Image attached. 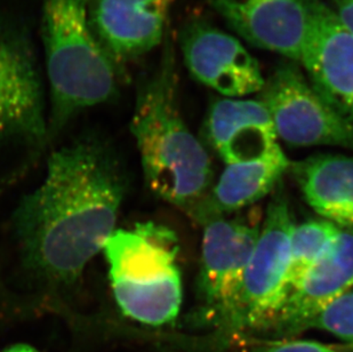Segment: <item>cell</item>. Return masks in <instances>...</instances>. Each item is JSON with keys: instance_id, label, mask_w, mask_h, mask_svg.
I'll return each mask as SVG.
<instances>
[{"instance_id": "cell-5", "label": "cell", "mask_w": 353, "mask_h": 352, "mask_svg": "<svg viewBox=\"0 0 353 352\" xmlns=\"http://www.w3.org/2000/svg\"><path fill=\"white\" fill-rule=\"evenodd\" d=\"M179 252L173 230L154 221L111 233L102 253L111 293L123 316L152 327L175 322L183 300Z\"/></svg>"}, {"instance_id": "cell-13", "label": "cell", "mask_w": 353, "mask_h": 352, "mask_svg": "<svg viewBox=\"0 0 353 352\" xmlns=\"http://www.w3.org/2000/svg\"><path fill=\"white\" fill-rule=\"evenodd\" d=\"M213 6L254 46L301 60L307 34L304 0H213Z\"/></svg>"}, {"instance_id": "cell-21", "label": "cell", "mask_w": 353, "mask_h": 352, "mask_svg": "<svg viewBox=\"0 0 353 352\" xmlns=\"http://www.w3.org/2000/svg\"><path fill=\"white\" fill-rule=\"evenodd\" d=\"M3 352H40L38 351L34 346H29V344H24V343H19V344H13V346H8L6 350Z\"/></svg>"}, {"instance_id": "cell-12", "label": "cell", "mask_w": 353, "mask_h": 352, "mask_svg": "<svg viewBox=\"0 0 353 352\" xmlns=\"http://www.w3.org/2000/svg\"><path fill=\"white\" fill-rule=\"evenodd\" d=\"M353 289V229H341L326 252L311 268L271 325L276 335H293L337 297Z\"/></svg>"}, {"instance_id": "cell-4", "label": "cell", "mask_w": 353, "mask_h": 352, "mask_svg": "<svg viewBox=\"0 0 353 352\" xmlns=\"http://www.w3.org/2000/svg\"><path fill=\"white\" fill-rule=\"evenodd\" d=\"M50 150L48 104L30 30L15 15L0 14V191Z\"/></svg>"}, {"instance_id": "cell-1", "label": "cell", "mask_w": 353, "mask_h": 352, "mask_svg": "<svg viewBox=\"0 0 353 352\" xmlns=\"http://www.w3.org/2000/svg\"><path fill=\"white\" fill-rule=\"evenodd\" d=\"M46 173L7 219L0 303L17 310L68 306L111 233L130 177L114 141L85 130L47 153Z\"/></svg>"}, {"instance_id": "cell-7", "label": "cell", "mask_w": 353, "mask_h": 352, "mask_svg": "<svg viewBox=\"0 0 353 352\" xmlns=\"http://www.w3.org/2000/svg\"><path fill=\"white\" fill-rule=\"evenodd\" d=\"M261 226L260 213L224 216L203 224L196 297L203 316L223 329L236 308Z\"/></svg>"}, {"instance_id": "cell-17", "label": "cell", "mask_w": 353, "mask_h": 352, "mask_svg": "<svg viewBox=\"0 0 353 352\" xmlns=\"http://www.w3.org/2000/svg\"><path fill=\"white\" fill-rule=\"evenodd\" d=\"M341 228L325 219H309L294 226L290 238V292L300 285L304 277L340 233Z\"/></svg>"}, {"instance_id": "cell-6", "label": "cell", "mask_w": 353, "mask_h": 352, "mask_svg": "<svg viewBox=\"0 0 353 352\" xmlns=\"http://www.w3.org/2000/svg\"><path fill=\"white\" fill-rule=\"evenodd\" d=\"M294 226L286 197L276 193L262 221L236 308L225 329H270L290 293L288 276Z\"/></svg>"}, {"instance_id": "cell-14", "label": "cell", "mask_w": 353, "mask_h": 352, "mask_svg": "<svg viewBox=\"0 0 353 352\" xmlns=\"http://www.w3.org/2000/svg\"><path fill=\"white\" fill-rule=\"evenodd\" d=\"M205 134L227 165L262 159L281 149L270 113L259 100L215 101L207 115Z\"/></svg>"}, {"instance_id": "cell-9", "label": "cell", "mask_w": 353, "mask_h": 352, "mask_svg": "<svg viewBox=\"0 0 353 352\" xmlns=\"http://www.w3.org/2000/svg\"><path fill=\"white\" fill-rule=\"evenodd\" d=\"M304 3L307 34L300 61L314 90L353 123V35L333 7L321 0Z\"/></svg>"}, {"instance_id": "cell-3", "label": "cell", "mask_w": 353, "mask_h": 352, "mask_svg": "<svg viewBox=\"0 0 353 352\" xmlns=\"http://www.w3.org/2000/svg\"><path fill=\"white\" fill-rule=\"evenodd\" d=\"M90 3L43 0L40 31L50 90V149L80 113L119 97L123 73L90 28Z\"/></svg>"}, {"instance_id": "cell-15", "label": "cell", "mask_w": 353, "mask_h": 352, "mask_svg": "<svg viewBox=\"0 0 353 352\" xmlns=\"http://www.w3.org/2000/svg\"><path fill=\"white\" fill-rule=\"evenodd\" d=\"M290 164L279 149L262 159L228 165L206 198L191 213V217L203 226L254 205L279 184Z\"/></svg>"}, {"instance_id": "cell-20", "label": "cell", "mask_w": 353, "mask_h": 352, "mask_svg": "<svg viewBox=\"0 0 353 352\" xmlns=\"http://www.w3.org/2000/svg\"><path fill=\"white\" fill-rule=\"evenodd\" d=\"M333 3L337 17L353 35V0H333Z\"/></svg>"}, {"instance_id": "cell-2", "label": "cell", "mask_w": 353, "mask_h": 352, "mask_svg": "<svg viewBox=\"0 0 353 352\" xmlns=\"http://www.w3.org/2000/svg\"><path fill=\"white\" fill-rule=\"evenodd\" d=\"M130 128L149 189L191 215L213 186V166L181 113L176 53L170 32L157 66L137 85Z\"/></svg>"}, {"instance_id": "cell-19", "label": "cell", "mask_w": 353, "mask_h": 352, "mask_svg": "<svg viewBox=\"0 0 353 352\" xmlns=\"http://www.w3.org/2000/svg\"><path fill=\"white\" fill-rule=\"evenodd\" d=\"M248 352H343L314 341H281L255 346Z\"/></svg>"}, {"instance_id": "cell-8", "label": "cell", "mask_w": 353, "mask_h": 352, "mask_svg": "<svg viewBox=\"0 0 353 352\" xmlns=\"http://www.w3.org/2000/svg\"><path fill=\"white\" fill-rule=\"evenodd\" d=\"M259 94L276 135L290 146L353 149L352 121L323 99L295 64L276 68Z\"/></svg>"}, {"instance_id": "cell-10", "label": "cell", "mask_w": 353, "mask_h": 352, "mask_svg": "<svg viewBox=\"0 0 353 352\" xmlns=\"http://www.w3.org/2000/svg\"><path fill=\"white\" fill-rule=\"evenodd\" d=\"M184 63L198 81L225 97L260 93L265 79L256 59L234 36L205 21H192L181 34Z\"/></svg>"}, {"instance_id": "cell-18", "label": "cell", "mask_w": 353, "mask_h": 352, "mask_svg": "<svg viewBox=\"0 0 353 352\" xmlns=\"http://www.w3.org/2000/svg\"><path fill=\"white\" fill-rule=\"evenodd\" d=\"M309 329L326 331L353 348V289L320 311Z\"/></svg>"}, {"instance_id": "cell-11", "label": "cell", "mask_w": 353, "mask_h": 352, "mask_svg": "<svg viewBox=\"0 0 353 352\" xmlns=\"http://www.w3.org/2000/svg\"><path fill=\"white\" fill-rule=\"evenodd\" d=\"M176 0H90L88 19L105 53L125 67L163 43Z\"/></svg>"}, {"instance_id": "cell-16", "label": "cell", "mask_w": 353, "mask_h": 352, "mask_svg": "<svg viewBox=\"0 0 353 352\" xmlns=\"http://www.w3.org/2000/svg\"><path fill=\"white\" fill-rule=\"evenodd\" d=\"M294 179L321 219L353 229V158L321 153L290 164Z\"/></svg>"}]
</instances>
